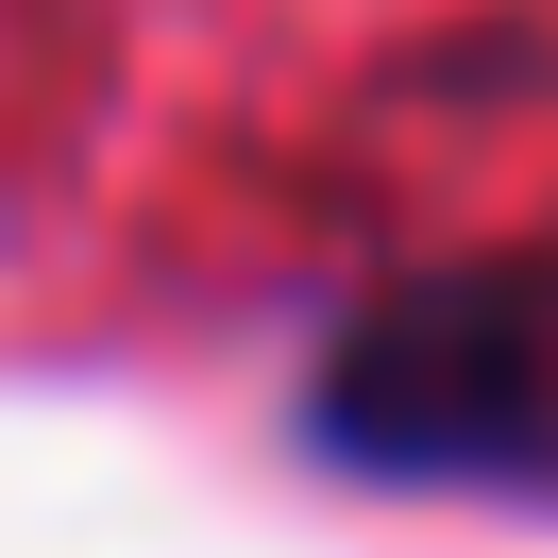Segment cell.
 <instances>
[{"label": "cell", "instance_id": "cell-1", "mask_svg": "<svg viewBox=\"0 0 558 558\" xmlns=\"http://www.w3.org/2000/svg\"><path fill=\"white\" fill-rule=\"evenodd\" d=\"M322 440L355 474H558V271H423L322 355Z\"/></svg>", "mask_w": 558, "mask_h": 558}]
</instances>
